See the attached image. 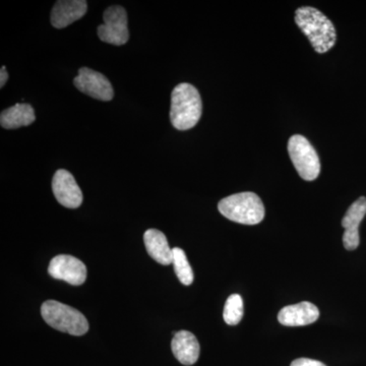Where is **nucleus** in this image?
Masks as SVG:
<instances>
[{
	"mask_svg": "<svg viewBox=\"0 0 366 366\" xmlns=\"http://www.w3.org/2000/svg\"><path fill=\"white\" fill-rule=\"evenodd\" d=\"M295 23L305 34L317 53H326L334 47L336 29L322 11L312 6H301L296 11Z\"/></svg>",
	"mask_w": 366,
	"mask_h": 366,
	"instance_id": "nucleus-1",
	"label": "nucleus"
},
{
	"mask_svg": "<svg viewBox=\"0 0 366 366\" xmlns=\"http://www.w3.org/2000/svg\"><path fill=\"white\" fill-rule=\"evenodd\" d=\"M203 112L201 95L190 84L175 86L171 94L170 120L178 131H187L196 127Z\"/></svg>",
	"mask_w": 366,
	"mask_h": 366,
	"instance_id": "nucleus-2",
	"label": "nucleus"
},
{
	"mask_svg": "<svg viewBox=\"0 0 366 366\" xmlns=\"http://www.w3.org/2000/svg\"><path fill=\"white\" fill-rule=\"evenodd\" d=\"M219 212L225 218L243 225H257L264 218V206L254 192H239L221 199Z\"/></svg>",
	"mask_w": 366,
	"mask_h": 366,
	"instance_id": "nucleus-3",
	"label": "nucleus"
},
{
	"mask_svg": "<svg viewBox=\"0 0 366 366\" xmlns=\"http://www.w3.org/2000/svg\"><path fill=\"white\" fill-rule=\"evenodd\" d=\"M41 315L45 322L57 331L72 336H83L89 331V322L85 315L59 301H45L41 307Z\"/></svg>",
	"mask_w": 366,
	"mask_h": 366,
	"instance_id": "nucleus-4",
	"label": "nucleus"
},
{
	"mask_svg": "<svg viewBox=\"0 0 366 366\" xmlns=\"http://www.w3.org/2000/svg\"><path fill=\"white\" fill-rule=\"evenodd\" d=\"M288 153L296 171L301 178L312 182L319 177L320 162L319 155L307 137L295 134L288 142Z\"/></svg>",
	"mask_w": 366,
	"mask_h": 366,
	"instance_id": "nucleus-5",
	"label": "nucleus"
},
{
	"mask_svg": "<svg viewBox=\"0 0 366 366\" xmlns=\"http://www.w3.org/2000/svg\"><path fill=\"white\" fill-rule=\"evenodd\" d=\"M104 24L98 26L101 41L115 46L124 45L129 39L127 14L122 6H110L103 14Z\"/></svg>",
	"mask_w": 366,
	"mask_h": 366,
	"instance_id": "nucleus-6",
	"label": "nucleus"
},
{
	"mask_svg": "<svg viewBox=\"0 0 366 366\" xmlns=\"http://www.w3.org/2000/svg\"><path fill=\"white\" fill-rule=\"evenodd\" d=\"M48 273L57 280L66 281L74 286L81 285L86 279L85 264L81 259L69 254H59L53 257L48 267Z\"/></svg>",
	"mask_w": 366,
	"mask_h": 366,
	"instance_id": "nucleus-7",
	"label": "nucleus"
},
{
	"mask_svg": "<svg viewBox=\"0 0 366 366\" xmlns=\"http://www.w3.org/2000/svg\"><path fill=\"white\" fill-rule=\"evenodd\" d=\"M74 86L81 93L101 101L112 100L114 96L112 85L105 76L88 67H81L74 79Z\"/></svg>",
	"mask_w": 366,
	"mask_h": 366,
	"instance_id": "nucleus-8",
	"label": "nucleus"
},
{
	"mask_svg": "<svg viewBox=\"0 0 366 366\" xmlns=\"http://www.w3.org/2000/svg\"><path fill=\"white\" fill-rule=\"evenodd\" d=\"M52 190L57 202L69 209H76L83 203V192L71 173L64 169L55 172Z\"/></svg>",
	"mask_w": 366,
	"mask_h": 366,
	"instance_id": "nucleus-9",
	"label": "nucleus"
},
{
	"mask_svg": "<svg viewBox=\"0 0 366 366\" xmlns=\"http://www.w3.org/2000/svg\"><path fill=\"white\" fill-rule=\"evenodd\" d=\"M366 214V197H361L354 202L348 211L346 212L342 226L345 228L343 235L344 247L348 250H354L360 247V225Z\"/></svg>",
	"mask_w": 366,
	"mask_h": 366,
	"instance_id": "nucleus-10",
	"label": "nucleus"
},
{
	"mask_svg": "<svg viewBox=\"0 0 366 366\" xmlns=\"http://www.w3.org/2000/svg\"><path fill=\"white\" fill-rule=\"evenodd\" d=\"M319 317V308L312 303L303 301L282 308L278 315V320L283 326L301 327L317 322Z\"/></svg>",
	"mask_w": 366,
	"mask_h": 366,
	"instance_id": "nucleus-11",
	"label": "nucleus"
},
{
	"mask_svg": "<svg viewBox=\"0 0 366 366\" xmlns=\"http://www.w3.org/2000/svg\"><path fill=\"white\" fill-rule=\"evenodd\" d=\"M88 9L85 0H59L53 6L51 25L56 29H64L83 18Z\"/></svg>",
	"mask_w": 366,
	"mask_h": 366,
	"instance_id": "nucleus-12",
	"label": "nucleus"
},
{
	"mask_svg": "<svg viewBox=\"0 0 366 366\" xmlns=\"http://www.w3.org/2000/svg\"><path fill=\"white\" fill-rule=\"evenodd\" d=\"M173 335L174 338L171 342V349L175 358L183 365H194L201 352L197 337L189 331H179Z\"/></svg>",
	"mask_w": 366,
	"mask_h": 366,
	"instance_id": "nucleus-13",
	"label": "nucleus"
},
{
	"mask_svg": "<svg viewBox=\"0 0 366 366\" xmlns=\"http://www.w3.org/2000/svg\"><path fill=\"white\" fill-rule=\"evenodd\" d=\"M144 245L152 259L163 266H168L173 262V250L164 233L157 229H149L144 232Z\"/></svg>",
	"mask_w": 366,
	"mask_h": 366,
	"instance_id": "nucleus-14",
	"label": "nucleus"
},
{
	"mask_svg": "<svg viewBox=\"0 0 366 366\" xmlns=\"http://www.w3.org/2000/svg\"><path fill=\"white\" fill-rule=\"evenodd\" d=\"M36 120L35 112L30 104L18 103L4 110L0 115V124L4 129H14L28 127Z\"/></svg>",
	"mask_w": 366,
	"mask_h": 366,
	"instance_id": "nucleus-15",
	"label": "nucleus"
},
{
	"mask_svg": "<svg viewBox=\"0 0 366 366\" xmlns=\"http://www.w3.org/2000/svg\"><path fill=\"white\" fill-rule=\"evenodd\" d=\"M173 250V267L177 278L183 285L189 286L194 282V272L187 261V254L179 247H174Z\"/></svg>",
	"mask_w": 366,
	"mask_h": 366,
	"instance_id": "nucleus-16",
	"label": "nucleus"
},
{
	"mask_svg": "<svg viewBox=\"0 0 366 366\" xmlns=\"http://www.w3.org/2000/svg\"><path fill=\"white\" fill-rule=\"evenodd\" d=\"M243 317V300L242 296H229L224 307L223 319L229 326L239 324Z\"/></svg>",
	"mask_w": 366,
	"mask_h": 366,
	"instance_id": "nucleus-17",
	"label": "nucleus"
},
{
	"mask_svg": "<svg viewBox=\"0 0 366 366\" xmlns=\"http://www.w3.org/2000/svg\"><path fill=\"white\" fill-rule=\"evenodd\" d=\"M290 366H327L320 361L310 360V358H300L291 363Z\"/></svg>",
	"mask_w": 366,
	"mask_h": 366,
	"instance_id": "nucleus-18",
	"label": "nucleus"
},
{
	"mask_svg": "<svg viewBox=\"0 0 366 366\" xmlns=\"http://www.w3.org/2000/svg\"><path fill=\"white\" fill-rule=\"evenodd\" d=\"M7 79H9V74H7L6 67L2 66L0 71V88H4Z\"/></svg>",
	"mask_w": 366,
	"mask_h": 366,
	"instance_id": "nucleus-19",
	"label": "nucleus"
}]
</instances>
